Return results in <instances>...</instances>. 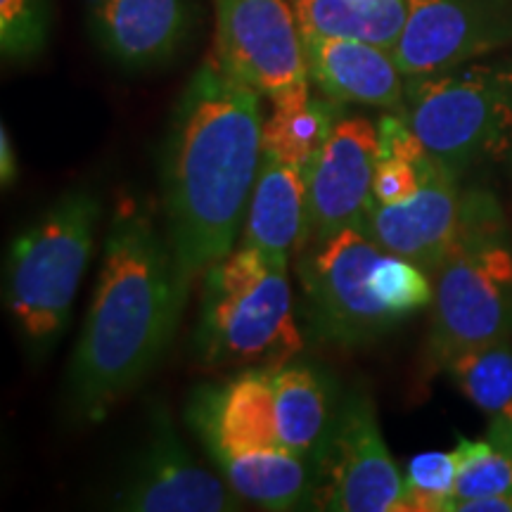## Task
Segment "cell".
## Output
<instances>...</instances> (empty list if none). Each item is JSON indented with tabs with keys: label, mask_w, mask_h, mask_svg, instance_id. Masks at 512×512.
<instances>
[{
	"label": "cell",
	"mask_w": 512,
	"mask_h": 512,
	"mask_svg": "<svg viewBox=\"0 0 512 512\" xmlns=\"http://www.w3.org/2000/svg\"><path fill=\"white\" fill-rule=\"evenodd\" d=\"M190 290L152 204L119 200L64 380L69 418L100 425L143 387L174 344Z\"/></svg>",
	"instance_id": "cell-1"
},
{
	"label": "cell",
	"mask_w": 512,
	"mask_h": 512,
	"mask_svg": "<svg viewBox=\"0 0 512 512\" xmlns=\"http://www.w3.org/2000/svg\"><path fill=\"white\" fill-rule=\"evenodd\" d=\"M261 159V93L207 60L174 102L159 157L162 221L190 287L238 247Z\"/></svg>",
	"instance_id": "cell-2"
},
{
	"label": "cell",
	"mask_w": 512,
	"mask_h": 512,
	"mask_svg": "<svg viewBox=\"0 0 512 512\" xmlns=\"http://www.w3.org/2000/svg\"><path fill=\"white\" fill-rule=\"evenodd\" d=\"M102 219L105 197L98 185L76 183L10 242L3 306L31 363L46 361L69 328Z\"/></svg>",
	"instance_id": "cell-3"
},
{
	"label": "cell",
	"mask_w": 512,
	"mask_h": 512,
	"mask_svg": "<svg viewBox=\"0 0 512 512\" xmlns=\"http://www.w3.org/2000/svg\"><path fill=\"white\" fill-rule=\"evenodd\" d=\"M427 361L512 339V230L489 190H463L451 252L432 275Z\"/></svg>",
	"instance_id": "cell-4"
},
{
	"label": "cell",
	"mask_w": 512,
	"mask_h": 512,
	"mask_svg": "<svg viewBox=\"0 0 512 512\" xmlns=\"http://www.w3.org/2000/svg\"><path fill=\"white\" fill-rule=\"evenodd\" d=\"M306 347L290 268L235 247L202 275L192 356L204 368H278Z\"/></svg>",
	"instance_id": "cell-5"
},
{
	"label": "cell",
	"mask_w": 512,
	"mask_h": 512,
	"mask_svg": "<svg viewBox=\"0 0 512 512\" xmlns=\"http://www.w3.org/2000/svg\"><path fill=\"white\" fill-rule=\"evenodd\" d=\"M403 119L460 176L512 152V57L406 79Z\"/></svg>",
	"instance_id": "cell-6"
},
{
	"label": "cell",
	"mask_w": 512,
	"mask_h": 512,
	"mask_svg": "<svg viewBox=\"0 0 512 512\" xmlns=\"http://www.w3.org/2000/svg\"><path fill=\"white\" fill-rule=\"evenodd\" d=\"M380 254L366 230L351 226L294 256L306 335L339 349H363L399 325L373 290Z\"/></svg>",
	"instance_id": "cell-7"
},
{
	"label": "cell",
	"mask_w": 512,
	"mask_h": 512,
	"mask_svg": "<svg viewBox=\"0 0 512 512\" xmlns=\"http://www.w3.org/2000/svg\"><path fill=\"white\" fill-rule=\"evenodd\" d=\"M313 470V510L403 512V475L384 444L368 389L344 392Z\"/></svg>",
	"instance_id": "cell-8"
},
{
	"label": "cell",
	"mask_w": 512,
	"mask_h": 512,
	"mask_svg": "<svg viewBox=\"0 0 512 512\" xmlns=\"http://www.w3.org/2000/svg\"><path fill=\"white\" fill-rule=\"evenodd\" d=\"M107 508L124 512H233L245 505L185 446L164 401H152L145 434L114 482Z\"/></svg>",
	"instance_id": "cell-9"
},
{
	"label": "cell",
	"mask_w": 512,
	"mask_h": 512,
	"mask_svg": "<svg viewBox=\"0 0 512 512\" xmlns=\"http://www.w3.org/2000/svg\"><path fill=\"white\" fill-rule=\"evenodd\" d=\"M214 62L264 98L309 86L302 27L290 0H214Z\"/></svg>",
	"instance_id": "cell-10"
},
{
	"label": "cell",
	"mask_w": 512,
	"mask_h": 512,
	"mask_svg": "<svg viewBox=\"0 0 512 512\" xmlns=\"http://www.w3.org/2000/svg\"><path fill=\"white\" fill-rule=\"evenodd\" d=\"M512 46V0H408L392 50L406 79L444 72Z\"/></svg>",
	"instance_id": "cell-11"
},
{
	"label": "cell",
	"mask_w": 512,
	"mask_h": 512,
	"mask_svg": "<svg viewBox=\"0 0 512 512\" xmlns=\"http://www.w3.org/2000/svg\"><path fill=\"white\" fill-rule=\"evenodd\" d=\"M375 164L377 124L363 114L344 110L316 162L306 171L309 192L299 252L339 230L363 226L373 204Z\"/></svg>",
	"instance_id": "cell-12"
},
{
	"label": "cell",
	"mask_w": 512,
	"mask_h": 512,
	"mask_svg": "<svg viewBox=\"0 0 512 512\" xmlns=\"http://www.w3.org/2000/svg\"><path fill=\"white\" fill-rule=\"evenodd\" d=\"M275 368H242L226 380L204 382L185 403V425L211 463L261 448H283L275 427Z\"/></svg>",
	"instance_id": "cell-13"
},
{
	"label": "cell",
	"mask_w": 512,
	"mask_h": 512,
	"mask_svg": "<svg viewBox=\"0 0 512 512\" xmlns=\"http://www.w3.org/2000/svg\"><path fill=\"white\" fill-rule=\"evenodd\" d=\"M460 207V174L439 159L411 200L399 204L373 202L361 228L382 252L403 256L434 275L451 252Z\"/></svg>",
	"instance_id": "cell-14"
},
{
	"label": "cell",
	"mask_w": 512,
	"mask_h": 512,
	"mask_svg": "<svg viewBox=\"0 0 512 512\" xmlns=\"http://www.w3.org/2000/svg\"><path fill=\"white\" fill-rule=\"evenodd\" d=\"M88 29L98 48L128 72L169 64L195 29L192 0H88Z\"/></svg>",
	"instance_id": "cell-15"
},
{
	"label": "cell",
	"mask_w": 512,
	"mask_h": 512,
	"mask_svg": "<svg viewBox=\"0 0 512 512\" xmlns=\"http://www.w3.org/2000/svg\"><path fill=\"white\" fill-rule=\"evenodd\" d=\"M309 81L339 105L401 112L406 102V76L392 50L354 38L302 31Z\"/></svg>",
	"instance_id": "cell-16"
},
{
	"label": "cell",
	"mask_w": 512,
	"mask_h": 512,
	"mask_svg": "<svg viewBox=\"0 0 512 512\" xmlns=\"http://www.w3.org/2000/svg\"><path fill=\"white\" fill-rule=\"evenodd\" d=\"M306 192L304 169L264 152L238 245L259 252L271 266L290 268L304 235Z\"/></svg>",
	"instance_id": "cell-17"
},
{
	"label": "cell",
	"mask_w": 512,
	"mask_h": 512,
	"mask_svg": "<svg viewBox=\"0 0 512 512\" xmlns=\"http://www.w3.org/2000/svg\"><path fill=\"white\" fill-rule=\"evenodd\" d=\"M273 392L280 446L313 463L344 396L335 375L294 358L273 370Z\"/></svg>",
	"instance_id": "cell-18"
},
{
	"label": "cell",
	"mask_w": 512,
	"mask_h": 512,
	"mask_svg": "<svg viewBox=\"0 0 512 512\" xmlns=\"http://www.w3.org/2000/svg\"><path fill=\"white\" fill-rule=\"evenodd\" d=\"M216 470L242 503L259 510H313L316 470L285 448H261L216 460Z\"/></svg>",
	"instance_id": "cell-19"
},
{
	"label": "cell",
	"mask_w": 512,
	"mask_h": 512,
	"mask_svg": "<svg viewBox=\"0 0 512 512\" xmlns=\"http://www.w3.org/2000/svg\"><path fill=\"white\" fill-rule=\"evenodd\" d=\"M271 105V117L264 119V152L309 171L342 117L344 105L320 93L313 95L311 83L280 95Z\"/></svg>",
	"instance_id": "cell-20"
},
{
	"label": "cell",
	"mask_w": 512,
	"mask_h": 512,
	"mask_svg": "<svg viewBox=\"0 0 512 512\" xmlns=\"http://www.w3.org/2000/svg\"><path fill=\"white\" fill-rule=\"evenodd\" d=\"M302 31L366 41L394 50L408 19V0H290Z\"/></svg>",
	"instance_id": "cell-21"
},
{
	"label": "cell",
	"mask_w": 512,
	"mask_h": 512,
	"mask_svg": "<svg viewBox=\"0 0 512 512\" xmlns=\"http://www.w3.org/2000/svg\"><path fill=\"white\" fill-rule=\"evenodd\" d=\"M444 370L494 430L512 432V342L486 344L453 356Z\"/></svg>",
	"instance_id": "cell-22"
},
{
	"label": "cell",
	"mask_w": 512,
	"mask_h": 512,
	"mask_svg": "<svg viewBox=\"0 0 512 512\" xmlns=\"http://www.w3.org/2000/svg\"><path fill=\"white\" fill-rule=\"evenodd\" d=\"M453 456L456 486L446 512H458L463 503L512 491V432L489 427L484 439L458 437Z\"/></svg>",
	"instance_id": "cell-23"
},
{
	"label": "cell",
	"mask_w": 512,
	"mask_h": 512,
	"mask_svg": "<svg viewBox=\"0 0 512 512\" xmlns=\"http://www.w3.org/2000/svg\"><path fill=\"white\" fill-rule=\"evenodd\" d=\"M373 290L392 316L399 320L411 318L413 313L432 304L434 283L432 275L415 266L403 256L382 252L373 268Z\"/></svg>",
	"instance_id": "cell-24"
},
{
	"label": "cell",
	"mask_w": 512,
	"mask_h": 512,
	"mask_svg": "<svg viewBox=\"0 0 512 512\" xmlns=\"http://www.w3.org/2000/svg\"><path fill=\"white\" fill-rule=\"evenodd\" d=\"M48 0H0V53L5 62H31L50 41Z\"/></svg>",
	"instance_id": "cell-25"
},
{
	"label": "cell",
	"mask_w": 512,
	"mask_h": 512,
	"mask_svg": "<svg viewBox=\"0 0 512 512\" xmlns=\"http://www.w3.org/2000/svg\"><path fill=\"white\" fill-rule=\"evenodd\" d=\"M456 486L453 451L418 453L403 472V512H446Z\"/></svg>",
	"instance_id": "cell-26"
},
{
	"label": "cell",
	"mask_w": 512,
	"mask_h": 512,
	"mask_svg": "<svg viewBox=\"0 0 512 512\" xmlns=\"http://www.w3.org/2000/svg\"><path fill=\"white\" fill-rule=\"evenodd\" d=\"M0 183L3 190L12 188L17 183V155L15 143H12L8 126H0Z\"/></svg>",
	"instance_id": "cell-27"
},
{
	"label": "cell",
	"mask_w": 512,
	"mask_h": 512,
	"mask_svg": "<svg viewBox=\"0 0 512 512\" xmlns=\"http://www.w3.org/2000/svg\"><path fill=\"white\" fill-rule=\"evenodd\" d=\"M458 512H512V491L501 496L479 498V501L463 503Z\"/></svg>",
	"instance_id": "cell-28"
},
{
	"label": "cell",
	"mask_w": 512,
	"mask_h": 512,
	"mask_svg": "<svg viewBox=\"0 0 512 512\" xmlns=\"http://www.w3.org/2000/svg\"><path fill=\"white\" fill-rule=\"evenodd\" d=\"M510 171H512V152H510Z\"/></svg>",
	"instance_id": "cell-29"
}]
</instances>
